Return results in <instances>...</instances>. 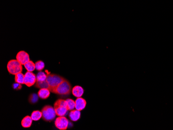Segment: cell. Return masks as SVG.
Wrapping results in <instances>:
<instances>
[{
    "mask_svg": "<svg viewBox=\"0 0 173 130\" xmlns=\"http://www.w3.org/2000/svg\"><path fill=\"white\" fill-rule=\"evenodd\" d=\"M72 88L71 83L65 79L53 90L52 93L61 96H68L71 93Z\"/></svg>",
    "mask_w": 173,
    "mask_h": 130,
    "instance_id": "cell-1",
    "label": "cell"
},
{
    "mask_svg": "<svg viewBox=\"0 0 173 130\" xmlns=\"http://www.w3.org/2000/svg\"><path fill=\"white\" fill-rule=\"evenodd\" d=\"M65 78L61 76L56 74H47V77L46 81L49 84V89L51 92L56 88L61 82L64 81Z\"/></svg>",
    "mask_w": 173,
    "mask_h": 130,
    "instance_id": "cell-2",
    "label": "cell"
},
{
    "mask_svg": "<svg viewBox=\"0 0 173 130\" xmlns=\"http://www.w3.org/2000/svg\"><path fill=\"white\" fill-rule=\"evenodd\" d=\"M53 107L58 116H64L69 110L66 100L63 99L57 100L54 103Z\"/></svg>",
    "mask_w": 173,
    "mask_h": 130,
    "instance_id": "cell-3",
    "label": "cell"
},
{
    "mask_svg": "<svg viewBox=\"0 0 173 130\" xmlns=\"http://www.w3.org/2000/svg\"><path fill=\"white\" fill-rule=\"evenodd\" d=\"M42 118L46 122H51L56 116L55 108L50 105H45L42 108Z\"/></svg>",
    "mask_w": 173,
    "mask_h": 130,
    "instance_id": "cell-4",
    "label": "cell"
},
{
    "mask_svg": "<svg viewBox=\"0 0 173 130\" xmlns=\"http://www.w3.org/2000/svg\"><path fill=\"white\" fill-rule=\"evenodd\" d=\"M7 69L10 74L15 75L22 73L23 68L22 64H20L18 60L13 59L8 61L7 64Z\"/></svg>",
    "mask_w": 173,
    "mask_h": 130,
    "instance_id": "cell-5",
    "label": "cell"
},
{
    "mask_svg": "<svg viewBox=\"0 0 173 130\" xmlns=\"http://www.w3.org/2000/svg\"><path fill=\"white\" fill-rule=\"evenodd\" d=\"M69 124L68 119L64 116H58L55 121V125L56 128L60 130H67Z\"/></svg>",
    "mask_w": 173,
    "mask_h": 130,
    "instance_id": "cell-6",
    "label": "cell"
},
{
    "mask_svg": "<svg viewBox=\"0 0 173 130\" xmlns=\"http://www.w3.org/2000/svg\"><path fill=\"white\" fill-rule=\"evenodd\" d=\"M37 81V76L33 73V72L27 71L24 74V84H26L28 87H31Z\"/></svg>",
    "mask_w": 173,
    "mask_h": 130,
    "instance_id": "cell-7",
    "label": "cell"
},
{
    "mask_svg": "<svg viewBox=\"0 0 173 130\" xmlns=\"http://www.w3.org/2000/svg\"><path fill=\"white\" fill-rule=\"evenodd\" d=\"M16 60H18L20 64H22V65H24L26 63H27L30 60L29 55L27 52L24 50L19 51L18 53L17 54Z\"/></svg>",
    "mask_w": 173,
    "mask_h": 130,
    "instance_id": "cell-8",
    "label": "cell"
},
{
    "mask_svg": "<svg viewBox=\"0 0 173 130\" xmlns=\"http://www.w3.org/2000/svg\"><path fill=\"white\" fill-rule=\"evenodd\" d=\"M87 102L85 99L82 97H77L75 100V109L77 110L82 111L86 108Z\"/></svg>",
    "mask_w": 173,
    "mask_h": 130,
    "instance_id": "cell-9",
    "label": "cell"
},
{
    "mask_svg": "<svg viewBox=\"0 0 173 130\" xmlns=\"http://www.w3.org/2000/svg\"><path fill=\"white\" fill-rule=\"evenodd\" d=\"M72 93L75 97H82L84 94V88L79 86H76L72 88Z\"/></svg>",
    "mask_w": 173,
    "mask_h": 130,
    "instance_id": "cell-10",
    "label": "cell"
},
{
    "mask_svg": "<svg viewBox=\"0 0 173 130\" xmlns=\"http://www.w3.org/2000/svg\"><path fill=\"white\" fill-rule=\"evenodd\" d=\"M80 117H81V113L79 110L73 109L69 112V118L71 121L74 122L78 121L79 119H80Z\"/></svg>",
    "mask_w": 173,
    "mask_h": 130,
    "instance_id": "cell-11",
    "label": "cell"
},
{
    "mask_svg": "<svg viewBox=\"0 0 173 130\" xmlns=\"http://www.w3.org/2000/svg\"><path fill=\"white\" fill-rule=\"evenodd\" d=\"M50 92H51L48 88H42V89H40L38 91L37 94L40 99L45 100L49 97Z\"/></svg>",
    "mask_w": 173,
    "mask_h": 130,
    "instance_id": "cell-12",
    "label": "cell"
},
{
    "mask_svg": "<svg viewBox=\"0 0 173 130\" xmlns=\"http://www.w3.org/2000/svg\"><path fill=\"white\" fill-rule=\"evenodd\" d=\"M33 121L31 116H26L21 120V125L24 128H30L32 125Z\"/></svg>",
    "mask_w": 173,
    "mask_h": 130,
    "instance_id": "cell-13",
    "label": "cell"
},
{
    "mask_svg": "<svg viewBox=\"0 0 173 130\" xmlns=\"http://www.w3.org/2000/svg\"><path fill=\"white\" fill-rule=\"evenodd\" d=\"M42 113L40 110H34L31 113V117L33 121H37L42 118Z\"/></svg>",
    "mask_w": 173,
    "mask_h": 130,
    "instance_id": "cell-14",
    "label": "cell"
},
{
    "mask_svg": "<svg viewBox=\"0 0 173 130\" xmlns=\"http://www.w3.org/2000/svg\"><path fill=\"white\" fill-rule=\"evenodd\" d=\"M24 68H26L27 71H31L33 72L34 71L35 68V63L33 62L32 61L30 60L29 62L26 63V64L24 65Z\"/></svg>",
    "mask_w": 173,
    "mask_h": 130,
    "instance_id": "cell-15",
    "label": "cell"
},
{
    "mask_svg": "<svg viewBox=\"0 0 173 130\" xmlns=\"http://www.w3.org/2000/svg\"><path fill=\"white\" fill-rule=\"evenodd\" d=\"M47 74H46L45 72L39 71L37 75V81L42 82L46 81L47 79Z\"/></svg>",
    "mask_w": 173,
    "mask_h": 130,
    "instance_id": "cell-16",
    "label": "cell"
},
{
    "mask_svg": "<svg viewBox=\"0 0 173 130\" xmlns=\"http://www.w3.org/2000/svg\"><path fill=\"white\" fill-rule=\"evenodd\" d=\"M24 75L22 73L17 74L15 75V82L20 84H24Z\"/></svg>",
    "mask_w": 173,
    "mask_h": 130,
    "instance_id": "cell-17",
    "label": "cell"
},
{
    "mask_svg": "<svg viewBox=\"0 0 173 130\" xmlns=\"http://www.w3.org/2000/svg\"><path fill=\"white\" fill-rule=\"evenodd\" d=\"M35 88L42 89V88H49V84H48L47 81H36L34 84Z\"/></svg>",
    "mask_w": 173,
    "mask_h": 130,
    "instance_id": "cell-18",
    "label": "cell"
},
{
    "mask_svg": "<svg viewBox=\"0 0 173 130\" xmlns=\"http://www.w3.org/2000/svg\"><path fill=\"white\" fill-rule=\"evenodd\" d=\"M38 97H38V94L37 95L36 94H31L30 95L28 100H29V102L32 104H35L38 102Z\"/></svg>",
    "mask_w": 173,
    "mask_h": 130,
    "instance_id": "cell-19",
    "label": "cell"
},
{
    "mask_svg": "<svg viewBox=\"0 0 173 130\" xmlns=\"http://www.w3.org/2000/svg\"><path fill=\"white\" fill-rule=\"evenodd\" d=\"M35 63V68L38 71H42L45 68V63L42 60L37 61Z\"/></svg>",
    "mask_w": 173,
    "mask_h": 130,
    "instance_id": "cell-20",
    "label": "cell"
},
{
    "mask_svg": "<svg viewBox=\"0 0 173 130\" xmlns=\"http://www.w3.org/2000/svg\"><path fill=\"white\" fill-rule=\"evenodd\" d=\"M66 102L67 103L69 110H73L74 108H75V101H74L73 99H66Z\"/></svg>",
    "mask_w": 173,
    "mask_h": 130,
    "instance_id": "cell-21",
    "label": "cell"
},
{
    "mask_svg": "<svg viewBox=\"0 0 173 130\" xmlns=\"http://www.w3.org/2000/svg\"><path fill=\"white\" fill-rule=\"evenodd\" d=\"M13 88L14 90H20L22 88L21 84H18V83H15L13 84Z\"/></svg>",
    "mask_w": 173,
    "mask_h": 130,
    "instance_id": "cell-22",
    "label": "cell"
}]
</instances>
